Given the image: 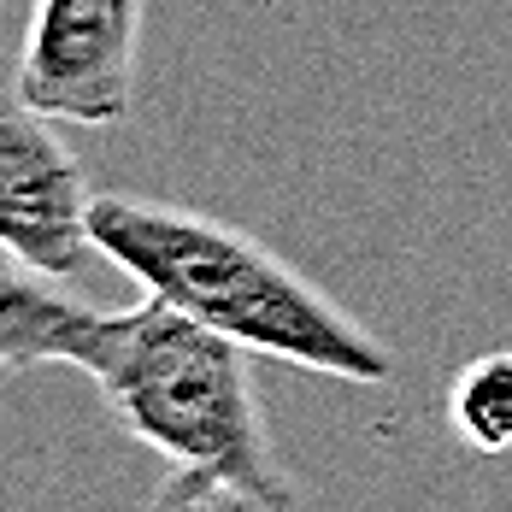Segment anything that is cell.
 Instances as JSON below:
<instances>
[{
    "instance_id": "cell-8",
    "label": "cell",
    "mask_w": 512,
    "mask_h": 512,
    "mask_svg": "<svg viewBox=\"0 0 512 512\" xmlns=\"http://www.w3.org/2000/svg\"><path fill=\"white\" fill-rule=\"evenodd\" d=\"M0 377H6V371H0Z\"/></svg>"
},
{
    "instance_id": "cell-4",
    "label": "cell",
    "mask_w": 512,
    "mask_h": 512,
    "mask_svg": "<svg viewBox=\"0 0 512 512\" xmlns=\"http://www.w3.org/2000/svg\"><path fill=\"white\" fill-rule=\"evenodd\" d=\"M136 48H142V0H36L18 95L77 124H118L136 101Z\"/></svg>"
},
{
    "instance_id": "cell-5",
    "label": "cell",
    "mask_w": 512,
    "mask_h": 512,
    "mask_svg": "<svg viewBox=\"0 0 512 512\" xmlns=\"http://www.w3.org/2000/svg\"><path fill=\"white\" fill-rule=\"evenodd\" d=\"M83 318L89 307L59 295V277L0 248V371L6 377L30 365H65Z\"/></svg>"
},
{
    "instance_id": "cell-7",
    "label": "cell",
    "mask_w": 512,
    "mask_h": 512,
    "mask_svg": "<svg viewBox=\"0 0 512 512\" xmlns=\"http://www.w3.org/2000/svg\"><path fill=\"white\" fill-rule=\"evenodd\" d=\"M142 512H295V501L242 489V483L212 477V471H183V465H171V477L159 483V495Z\"/></svg>"
},
{
    "instance_id": "cell-3",
    "label": "cell",
    "mask_w": 512,
    "mask_h": 512,
    "mask_svg": "<svg viewBox=\"0 0 512 512\" xmlns=\"http://www.w3.org/2000/svg\"><path fill=\"white\" fill-rule=\"evenodd\" d=\"M0 248L59 283L83 277L101 254L83 159L24 95H0Z\"/></svg>"
},
{
    "instance_id": "cell-2",
    "label": "cell",
    "mask_w": 512,
    "mask_h": 512,
    "mask_svg": "<svg viewBox=\"0 0 512 512\" xmlns=\"http://www.w3.org/2000/svg\"><path fill=\"white\" fill-rule=\"evenodd\" d=\"M65 365H77L124 418V430L171 465L295 501V477L277 460L259 412L248 348L218 336L212 324L159 295L130 312L89 307Z\"/></svg>"
},
{
    "instance_id": "cell-1",
    "label": "cell",
    "mask_w": 512,
    "mask_h": 512,
    "mask_svg": "<svg viewBox=\"0 0 512 512\" xmlns=\"http://www.w3.org/2000/svg\"><path fill=\"white\" fill-rule=\"evenodd\" d=\"M95 242L124 277L142 283V295L183 307L248 354L342 383L395 377V354L354 312L336 307L283 254L212 212L148 195H95Z\"/></svg>"
},
{
    "instance_id": "cell-6",
    "label": "cell",
    "mask_w": 512,
    "mask_h": 512,
    "mask_svg": "<svg viewBox=\"0 0 512 512\" xmlns=\"http://www.w3.org/2000/svg\"><path fill=\"white\" fill-rule=\"evenodd\" d=\"M448 424L477 454H512V348L477 354L448 389Z\"/></svg>"
}]
</instances>
